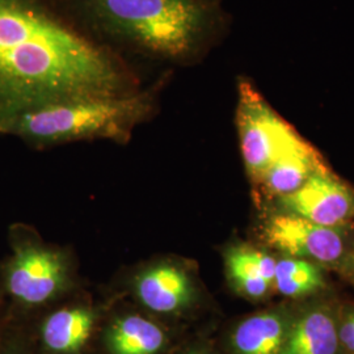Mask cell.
Instances as JSON below:
<instances>
[{
	"instance_id": "1",
	"label": "cell",
	"mask_w": 354,
	"mask_h": 354,
	"mask_svg": "<svg viewBox=\"0 0 354 354\" xmlns=\"http://www.w3.org/2000/svg\"><path fill=\"white\" fill-rule=\"evenodd\" d=\"M143 87L140 73L84 37L54 0H0V124L54 102Z\"/></svg>"
},
{
	"instance_id": "2",
	"label": "cell",
	"mask_w": 354,
	"mask_h": 354,
	"mask_svg": "<svg viewBox=\"0 0 354 354\" xmlns=\"http://www.w3.org/2000/svg\"><path fill=\"white\" fill-rule=\"evenodd\" d=\"M84 36L134 68L174 74L193 67L225 39L223 6L203 0H54Z\"/></svg>"
},
{
	"instance_id": "3",
	"label": "cell",
	"mask_w": 354,
	"mask_h": 354,
	"mask_svg": "<svg viewBox=\"0 0 354 354\" xmlns=\"http://www.w3.org/2000/svg\"><path fill=\"white\" fill-rule=\"evenodd\" d=\"M171 75H159L151 84L127 95L82 97L38 106L1 122L0 134L19 137L36 147L93 140L124 145L131 140L134 129L155 113L159 93Z\"/></svg>"
},
{
	"instance_id": "4",
	"label": "cell",
	"mask_w": 354,
	"mask_h": 354,
	"mask_svg": "<svg viewBox=\"0 0 354 354\" xmlns=\"http://www.w3.org/2000/svg\"><path fill=\"white\" fill-rule=\"evenodd\" d=\"M236 127L247 174L257 184L279 153L301 137L247 76L238 77Z\"/></svg>"
},
{
	"instance_id": "5",
	"label": "cell",
	"mask_w": 354,
	"mask_h": 354,
	"mask_svg": "<svg viewBox=\"0 0 354 354\" xmlns=\"http://www.w3.org/2000/svg\"><path fill=\"white\" fill-rule=\"evenodd\" d=\"M12 247L3 279L6 290L16 302L39 306L67 288L68 268L61 253L28 238L13 241Z\"/></svg>"
},
{
	"instance_id": "6",
	"label": "cell",
	"mask_w": 354,
	"mask_h": 354,
	"mask_svg": "<svg viewBox=\"0 0 354 354\" xmlns=\"http://www.w3.org/2000/svg\"><path fill=\"white\" fill-rule=\"evenodd\" d=\"M263 239L286 257L304 259L319 266H337L348 251L339 228L319 226L285 212L266 219Z\"/></svg>"
},
{
	"instance_id": "7",
	"label": "cell",
	"mask_w": 354,
	"mask_h": 354,
	"mask_svg": "<svg viewBox=\"0 0 354 354\" xmlns=\"http://www.w3.org/2000/svg\"><path fill=\"white\" fill-rule=\"evenodd\" d=\"M285 213L315 225L340 228L354 221V190L329 168L317 172L294 193L279 197Z\"/></svg>"
},
{
	"instance_id": "8",
	"label": "cell",
	"mask_w": 354,
	"mask_h": 354,
	"mask_svg": "<svg viewBox=\"0 0 354 354\" xmlns=\"http://www.w3.org/2000/svg\"><path fill=\"white\" fill-rule=\"evenodd\" d=\"M337 311L328 304H307L297 310L279 354H342Z\"/></svg>"
},
{
	"instance_id": "9",
	"label": "cell",
	"mask_w": 354,
	"mask_h": 354,
	"mask_svg": "<svg viewBox=\"0 0 354 354\" xmlns=\"http://www.w3.org/2000/svg\"><path fill=\"white\" fill-rule=\"evenodd\" d=\"M329 168L322 153L301 136L266 168L259 185L270 197H283L299 189L304 183Z\"/></svg>"
},
{
	"instance_id": "10",
	"label": "cell",
	"mask_w": 354,
	"mask_h": 354,
	"mask_svg": "<svg viewBox=\"0 0 354 354\" xmlns=\"http://www.w3.org/2000/svg\"><path fill=\"white\" fill-rule=\"evenodd\" d=\"M297 310L279 306L244 319L231 335L236 354H279Z\"/></svg>"
},
{
	"instance_id": "11",
	"label": "cell",
	"mask_w": 354,
	"mask_h": 354,
	"mask_svg": "<svg viewBox=\"0 0 354 354\" xmlns=\"http://www.w3.org/2000/svg\"><path fill=\"white\" fill-rule=\"evenodd\" d=\"M140 302L158 314H174L189 306L194 290L185 270L174 264H159L136 279Z\"/></svg>"
},
{
	"instance_id": "12",
	"label": "cell",
	"mask_w": 354,
	"mask_h": 354,
	"mask_svg": "<svg viewBox=\"0 0 354 354\" xmlns=\"http://www.w3.org/2000/svg\"><path fill=\"white\" fill-rule=\"evenodd\" d=\"M277 260L270 254L251 247H232L225 254L227 277L241 295L261 301L274 290Z\"/></svg>"
},
{
	"instance_id": "13",
	"label": "cell",
	"mask_w": 354,
	"mask_h": 354,
	"mask_svg": "<svg viewBox=\"0 0 354 354\" xmlns=\"http://www.w3.org/2000/svg\"><path fill=\"white\" fill-rule=\"evenodd\" d=\"M95 315L87 308H64L53 313L42 324V340L54 353H75L92 333Z\"/></svg>"
},
{
	"instance_id": "14",
	"label": "cell",
	"mask_w": 354,
	"mask_h": 354,
	"mask_svg": "<svg viewBox=\"0 0 354 354\" xmlns=\"http://www.w3.org/2000/svg\"><path fill=\"white\" fill-rule=\"evenodd\" d=\"M165 342L159 326L138 315L117 319L106 333L111 354H158Z\"/></svg>"
},
{
	"instance_id": "15",
	"label": "cell",
	"mask_w": 354,
	"mask_h": 354,
	"mask_svg": "<svg viewBox=\"0 0 354 354\" xmlns=\"http://www.w3.org/2000/svg\"><path fill=\"white\" fill-rule=\"evenodd\" d=\"M324 286L326 279L319 264L286 256L277 260L273 288L281 295L301 299L324 289Z\"/></svg>"
},
{
	"instance_id": "16",
	"label": "cell",
	"mask_w": 354,
	"mask_h": 354,
	"mask_svg": "<svg viewBox=\"0 0 354 354\" xmlns=\"http://www.w3.org/2000/svg\"><path fill=\"white\" fill-rule=\"evenodd\" d=\"M337 330L342 354H354V304L337 311Z\"/></svg>"
},
{
	"instance_id": "17",
	"label": "cell",
	"mask_w": 354,
	"mask_h": 354,
	"mask_svg": "<svg viewBox=\"0 0 354 354\" xmlns=\"http://www.w3.org/2000/svg\"><path fill=\"white\" fill-rule=\"evenodd\" d=\"M337 266L342 276L354 283V245L346 251L345 256L342 257V263Z\"/></svg>"
},
{
	"instance_id": "18",
	"label": "cell",
	"mask_w": 354,
	"mask_h": 354,
	"mask_svg": "<svg viewBox=\"0 0 354 354\" xmlns=\"http://www.w3.org/2000/svg\"><path fill=\"white\" fill-rule=\"evenodd\" d=\"M206 3H210V4H218V6H222V1L223 0H203Z\"/></svg>"
},
{
	"instance_id": "19",
	"label": "cell",
	"mask_w": 354,
	"mask_h": 354,
	"mask_svg": "<svg viewBox=\"0 0 354 354\" xmlns=\"http://www.w3.org/2000/svg\"><path fill=\"white\" fill-rule=\"evenodd\" d=\"M189 354H209V353H205V352H192V353Z\"/></svg>"
}]
</instances>
